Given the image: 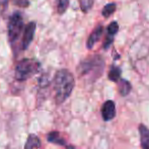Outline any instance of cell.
Segmentation results:
<instances>
[{
    "instance_id": "obj_1",
    "label": "cell",
    "mask_w": 149,
    "mask_h": 149,
    "mask_svg": "<svg viewBox=\"0 0 149 149\" xmlns=\"http://www.w3.org/2000/svg\"><path fill=\"white\" fill-rule=\"evenodd\" d=\"M75 85L74 76L70 71L61 69L57 71L53 80L55 100L58 104H61L70 96Z\"/></svg>"
},
{
    "instance_id": "obj_2",
    "label": "cell",
    "mask_w": 149,
    "mask_h": 149,
    "mask_svg": "<svg viewBox=\"0 0 149 149\" xmlns=\"http://www.w3.org/2000/svg\"><path fill=\"white\" fill-rule=\"evenodd\" d=\"M104 59L100 56L95 55L83 60L79 64V66L77 67V71H78L80 76H86V75L89 74H94L96 75V77H98L100 75V73L102 72V70H104Z\"/></svg>"
},
{
    "instance_id": "obj_3",
    "label": "cell",
    "mask_w": 149,
    "mask_h": 149,
    "mask_svg": "<svg viewBox=\"0 0 149 149\" xmlns=\"http://www.w3.org/2000/svg\"><path fill=\"white\" fill-rule=\"evenodd\" d=\"M41 69V64L37 60L24 59L17 63L15 67V78L18 81H24L37 74Z\"/></svg>"
},
{
    "instance_id": "obj_4",
    "label": "cell",
    "mask_w": 149,
    "mask_h": 149,
    "mask_svg": "<svg viewBox=\"0 0 149 149\" xmlns=\"http://www.w3.org/2000/svg\"><path fill=\"white\" fill-rule=\"evenodd\" d=\"M24 28V18H22V13L14 12L10 16L9 22H8V41L13 44L20 36Z\"/></svg>"
},
{
    "instance_id": "obj_5",
    "label": "cell",
    "mask_w": 149,
    "mask_h": 149,
    "mask_svg": "<svg viewBox=\"0 0 149 149\" xmlns=\"http://www.w3.org/2000/svg\"><path fill=\"white\" fill-rule=\"evenodd\" d=\"M36 31V22H31L26 26L24 30V37L22 41V49L24 50L30 46V44L33 42V36H35Z\"/></svg>"
},
{
    "instance_id": "obj_6",
    "label": "cell",
    "mask_w": 149,
    "mask_h": 149,
    "mask_svg": "<svg viewBox=\"0 0 149 149\" xmlns=\"http://www.w3.org/2000/svg\"><path fill=\"white\" fill-rule=\"evenodd\" d=\"M116 116V106L113 100H107L102 107V117L104 121H111Z\"/></svg>"
},
{
    "instance_id": "obj_7",
    "label": "cell",
    "mask_w": 149,
    "mask_h": 149,
    "mask_svg": "<svg viewBox=\"0 0 149 149\" xmlns=\"http://www.w3.org/2000/svg\"><path fill=\"white\" fill-rule=\"evenodd\" d=\"M118 31H119V24L117 22H113L109 24L108 35H107L106 42H104V48L106 50L108 49V48L111 46V44L113 43V41H114V37L116 36V33H118Z\"/></svg>"
},
{
    "instance_id": "obj_8",
    "label": "cell",
    "mask_w": 149,
    "mask_h": 149,
    "mask_svg": "<svg viewBox=\"0 0 149 149\" xmlns=\"http://www.w3.org/2000/svg\"><path fill=\"white\" fill-rule=\"evenodd\" d=\"M102 33H104V26H98L96 29H94L93 31L90 33L88 40H87V43H86V46L88 49H91L96 43L100 40L102 36Z\"/></svg>"
},
{
    "instance_id": "obj_9",
    "label": "cell",
    "mask_w": 149,
    "mask_h": 149,
    "mask_svg": "<svg viewBox=\"0 0 149 149\" xmlns=\"http://www.w3.org/2000/svg\"><path fill=\"white\" fill-rule=\"evenodd\" d=\"M140 134V144L142 149H149V128L144 126L143 124L139 126Z\"/></svg>"
},
{
    "instance_id": "obj_10",
    "label": "cell",
    "mask_w": 149,
    "mask_h": 149,
    "mask_svg": "<svg viewBox=\"0 0 149 149\" xmlns=\"http://www.w3.org/2000/svg\"><path fill=\"white\" fill-rule=\"evenodd\" d=\"M40 146H41V142H40L39 137L35 134L29 135L26 144H24V149H36L39 148Z\"/></svg>"
},
{
    "instance_id": "obj_11",
    "label": "cell",
    "mask_w": 149,
    "mask_h": 149,
    "mask_svg": "<svg viewBox=\"0 0 149 149\" xmlns=\"http://www.w3.org/2000/svg\"><path fill=\"white\" fill-rule=\"evenodd\" d=\"M117 83H118V89L121 95L125 96V95H127V94H129V92L131 91V88H132L129 81H127L126 79L121 78Z\"/></svg>"
},
{
    "instance_id": "obj_12",
    "label": "cell",
    "mask_w": 149,
    "mask_h": 149,
    "mask_svg": "<svg viewBox=\"0 0 149 149\" xmlns=\"http://www.w3.org/2000/svg\"><path fill=\"white\" fill-rule=\"evenodd\" d=\"M47 139H48V141L51 142V143H55V144H59V145H65V146H66V143H65L64 139H63V138H61L59 133H58V132H56V131L51 132V133L48 134Z\"/></svg>"
},
{
    "instance_id": "obj_13",
    "label": "cell",
    "mask_w": 149,
    "mask_h": 149,
    "mask_svg": "<svg viewBox=\"0 0 149 149\" xmlns=\"http://www.w3.org/2000/svg\"><path fill=\"white\" fill-rule=\"evenodd\" d=\"M109 79L114 82H118L121 79V69L117 66H112L109 71Z\"/></svg>"
},
{
    "instance_id": "obj_14",
    "label": "cell",
    "mask_w": 149,
    "mask_h": 149,
    "mask_svg": "<svg viewBox=\"0 0 149 149\" xmlns=\"http://www.w3.org/2000/svg\"><path fill=\"white\" fill-rule=\"evenodd\" d=\"M58 14H63L69 6V0H55Z\"/></svg>"
},
{
    "instance_id": "obj_15",
    "label": "cell",
    "mask_w": 149,
    "mask_h": 149,
    "mask_svg": "<svg viewBox=\"0 0 149 149\" xmlns=\"http://www.w3.org/2000/svg\"><path fill=\"white\" fill-rule=\"evenodd\" d=\"M116 8H117V6L115 3H108L106 6H104V9H102V16H104V17L111 16L115 11H116Z\"/></svg>"
},
{
    "instance_id": "obj_16",
    "label": "cell",
    "mask_w": 149,
    "mask_h": 149,
    "mask_svg": "<svg viewBox=\"0 0 149 149\" xmlns=\"http://www.w3.org/2000/svg\"><path fill=\"white\" fill-rule=\"evenodd\" d=\"M94 0H80V8L83 12H88L93 5Z\"/></svg>"
},
{
    "instance_id": "obj_17",
    "label": "cell",
    "mask_w": 149,
    "mask_h": 149,
    "mask_svg": "<svg viewBox=\"0 0 149 149\" xmlns=\"http://www.w3.org/2000/svg\"><path fill=\"white\" fill-rule=\"evenodd\" d=\"M14 4L20 6V7H28L31 3V0H12Z\"/></svg>"
},
{
    "instance_id": "obj_18",
    "label": "cell",
    "mask_w": 149,
    "mask_h": 149,
    "mask_svg": "<svg viewBox=\"0 0 149 149\" xmlns=\"http://www.w3.org/2000/svg\"><path fill=\"white\" fill-rule=\"evenodd\" d=\"M7 3H8V0H0V13H2L6 9Z\"/></svg>"
}]
</instances>
